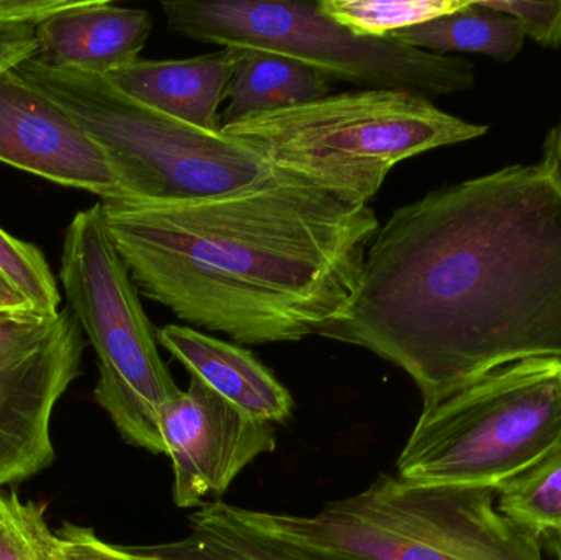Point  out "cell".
<instances>
[{
	"mask_svg": "<svg viewBox=\"0 0 561 560\" xmlns=\"http://www.w3.org/2000/svg\"><path fill=\"white\" fill-rule=\"evenodd\" d=\"M319 338L404 370L422 404L529 358H561V186L547 158L432 191L379 227Z\"/></svg>",
	"mask_w": 561,
	"mask_h": 560,
	"instance_id": "cell-1",
	"label": "cell"
},
{
	"mask_svg": "<svg viewBox=\"0 0 561 560\" xmlns=\"http://www.w3.org/2000/svg\"><path fill=\"white\" fill-rule=\"evenodd\" d=\"M101 206L140 295L247 345L319 335L352 301L381 227L369 204L283 170L203 199Z\"/></svg>",
	"mask_w": 561,
	"mask_h": 560,
	"instance_id": "cell-2",
	"label": "cell"
},
{
	"mask_svg": "<svg viewBox=\"0 0 561 560\" xmlns=\"http://www.w3.org/2000/svg\"><path fill=\"white\" fill-rule=\"evenodd\" d=\"M227 510L250 528L353 560H543L539 542L500 512L494 490L379 476L313 516Z\"/></svg>",
	"mask_w": 561,
	"mask_h": 560,
	"instance_id": "cell-3",
	"label": "cell"
},
{
	"mask_svg": "<svg viewBox=\"0 0 561 560\" xmlns=\"http://www.w3.org/2000/svg\"><path fill=\"white\" fill-rule=\"evenodd\" d=\"M222 132L275 170L300 174L352 203L369 204L396 164L473 140L488 128L409 92L359 89L252 115L222 125Z\"/></svg>",
	"mask_w": 561,
	"mask_h": 560,
	"instance_id": "cell-4",
	"label": "cell"
},
{
	"mask_svg": "<svg viewBox=\"0 0 561 560\" xmlns=\"http://www.w3.org/2000/svg\"><path fill=\"white\" fill-rule=\"evenodd\" d=\"M560 447L561 358H529L422 407L398 477L497 492Z\"/></svg>",
	"mask_w": 561,
	"mask_h": 560,
	"instance_id": "cell-5",
	"label": "cell"
},
{
	"mask_svg": "<svg viewBox=\"0 0 561 560\" xmlns=\"http://www.w3.org/2000/svg\"><path fill=\"white\" fill-rule=\"evenodd\" d=\"M16 72L65 108L111 158L124 197L203 199L247 190L275 168L224 132H207L135 101L107 76L65 71L30 58Z\"/></svg>",
	"mask_w": 561,
	"mask_h": 560,
	"instance_id": "cell-6",
	"label": "cell"
},
{
	"mask_svg": "<svg viewBox=\"0 0 561 560\" xmlns=\"http://www.w3.org/2000/svg\"><path fill=\"white\" fill-rule=\"evenodd\" d=\"M161 9L171 32L184 38L275 53L359 89L409 92L434 101L474 85L468 59L425 52L389 36L355 35L329 19L319 2L173 0Z\"/></svg>",
	"mask_w": 561,
	"mask_h": 560,
	"instance_id": "cell-7",
	"label": "cell"
},
{
	"mask_svg": "<svg viewBox=\"0 0 561 560\" xmlns=\"http://www.w3.org/2000/svg\"><path fill=\"white\" fill-rule=\"evenodd\" d=\"M59 278L68 309L99 361L95 401L127 443L164 454L161 411L181 393L158 351L157 331L118 255L101 203L72 217Z\"/></svg>",
	"mask_w": 561,
	"mask_h": 560,
	"instance_id": "cell-8",
	"label": "cell"
},
{
	"mask_svg": "<svg viewBox=\"0 0 561 560\" xmlns=\"http://www.w3.org/2000/svg\"><path fill=\"white\" fill-rule=\"evenodd\" d=\"M160 433L173 464L178 508L203 505L207 495L219 502L245 467L276 449L272 423L255 420L194 377L161 411Z\"/></svg>",
	"mask_w": 561,
	"mask_h": 560,
	"instance_id": "cell-9",
	"label": "cell"
},
{
	"mask_svg": "<svg viewBox=\"0 0 561 560\" xmlns=\"http://www.w3.org/2000/svg\"><path fill=\"white\" fill-rule=\"evenodd\" d=\"M0 161L101 201L125 196L101 145L15 69L0 75Z\"/></svg>",
	"mask_w": 561,
	"mask_h": 560,
	"instance_id": "cell-10",
	"label": "cell"
},
{
	"mask_svg": "<svg viewBox=\"0 0 561 560\" xmlns=\"http://www.w3.org/2000/svg\"><path fill=\"white\" fill-rule=\"evenodd\" d=\"M84 334L69 309L55 334L25 361L0 374V489L51 466V414L78 378Z\"/></svg>",
	"mask_w": 561,
	"mask_h": 560,
	"instance_id": "cell-11",
	"label": "cell"
},
{
	"mask_svg": "<svg viewBox=\"0 0 561 560\" xmlns=\"http://www.w3.org/2000/svg\"><path fill=\"white\" fill-rule=\"evenodd\" d=\"M151 28L147 10L78 0L36 26L38 52L33 59L53 69L108 76L137 61Z\"/></svg>",
	"mask_w": 561,
	"mask_h": 560,
	"instance_id": "cell-12",
	"label": "cell"
},
{
	"mask_svg": "<svg viewBox=\"0 0 561 560\" xmlns=\"http://www.w3.org/2000/svg\"><path fill=\"white\" fill-rule=\"evenodd\" d=\"M240 49L222 48L187 59H137L107 76L108 81L141 104L184 124L222 132L220 104L229 98Z\"/></svg>",
	"mask_w": 561,
	"mask_h": 560,
	"instance_id": "cell-13",
	"label": "cell"
},
{
	"mask_svg": "<svg viewBox=\"0 0 561 560\" xmlns=\"http://www.w3.org/2000/svg\"><path fill=\"white\" fill-rule=\"evenodd\" d=\"M163 345L191 377L265 423L289 420L294 401L289 391L252 352L204 334L190 325L170 324L157 331Z\"/></svg>",
	"mask_w": 561,
	"mask_h": 560,
	"instance_id": "cell-14",
	"label": "cell"
},
{
	"mask_svg": "<svg viewBox=\"0 0 561 560\" xmlns=\"http://www.w3.org/2000/svg\"><path fill=\"white\" fill-rule=\"evenodd\" d=\"M332 85L329 76L296 59L259 49H240L222 125L320 101L330 95Z\"/></svg>",
	"mask_w": 561,
	"mask_h": 560,
	"instance_id": "cell-15",
	"label": "cell"
},
{
	"mask_svg": "<svg viewBox=\"0 0 561 560\" xmlns=\"http://www.w3.org/2000/svg\"><path fill=\"white\" fill-rule=\"evenodd\" d=\"M389 38L437 55L474 53L506 62L523 52L527 36L516 20L477 0L465 2L447 15L391 33Z\"/></svg>",
	"mask_w": 561,
	"mask_h": 560,
	"instance_id": "cell-16",
	"label": "cell"
},
{
	"mask_svg": "<svg viewBox=\"0 0 561 560\" xmlns=\"http://www.w3.org/2000/svg\"><path fill=\"white\" fill-rule=\"evenodd\" d=\"M191 535L167 545L194 560H353L306 546L293 545L243 525L227 503H203L190 516Z\"/></svg>",
	"mask_w": 561,
	"mask_h": 560,
	"instance_id": "cell-17",
	"label": "cell"
},
{
	"mask_svg": "<svg viewBox=\"0 0 561 560\" xmlns=\"http://www.w3.org/2000/svg\"><path fill=\"white\" fill-rule=\"evenodd\" d=\"M497 508L540 548L561 551V447L497 490Z\"/></svg>",
	"mask_w": 561,
	"mask_h": 560,
	"instance_id": "cell-18",
	"label": "cell"
},
{
	"mask_svg": "<svg viewBox=\"0 0 561 560\" xmlns=\"http://www.w3.org/2000/svg\"><path fill=\"white\" fill-rule=\"evenodd\" d=\"M463 3L465 0H322L319 7L355 35L385 38L455 12Z\"/></svg>",
	"mask_w": 561,
	"mask_h": 560,
	"instance_id": "cell-19",
	"label": "cell"
},
{
	"mask_svg": "<svg viewBox=\"0 0 561 560\" xmlns=\"http://www.w3.org/2000/svg\"><path fill=\"white\" fill-rule=\"evenodd\" d=\"M0 560H65L61 538L46 522L45 506L0 489Z\"/></svg>",
	"mask_w": 561,
	"mask_h": 560,
	"instance_id": "cell-20",
	"label": "cell"
},
{
	"mask_svg": "<svg viewBox=\"0 0 561 560\" xmlns=\"http://www.w3.org/2000/svg\"><path fill=\"white\" fill-rule=\"evenodd\" d=\"M0 273L43 315H59L61 293L38 247L0 229Z\"/></svg>",
	"mask_w": 561,
	"mask_h": 560,
	"instance_id": "cell-21",
	"label": "cell"
},
{
	"mask_svg": "<svg viewBox=\"0 0 561 560\" xmlns=\"http://www.w3.org/2000/svg\"><path fill=\"white\" fill-rule=\"evenodd\" d=\"M61 312L0 311V374L35 354L59 328Z\"/></svg>",
	"mask_w": 561,
	"mask_h": 560,
	"instance_id": "cell-22",
	"label": "cell"
},
{
	"mask_svg": "<svg viewBox=\"0 0 561 560\" xmlns=\"http://www.w3.org/2000/svg\"><path fill=\"white\" fill-rule=\"evenodd\" d=\"M65 560H194L171 551L167 545L150 548H124L108 545L91 528L65 523L59 529Z\"/></svg>",
	"mask_w": 561,
	"mask_h": 560,
	"instance_id": "cell-23",
	"label": "cell"
},
{
	"mask_svg": "<svg viewBox=\"0 0 561 560\" xmlns=\"http://www.w3.org/2000/svg\"><path fill=\"white\" fill-rule=\"evenodd\" d=\"M488 9L504 13L519 23L526 36L546 48L561 43V0H481Z\"/></svg>",
	"mask_w": 561,
	"mask_h": 560,
	"instance_id": "cell-24",
	"label": "cell"
},
{
	"mask_svg": "<svg viewBox=\"0 0 561 560\" xmlns=\"http://www.w3.org/2000/svg\"><path fill=\"white\" fill-rule=\"evenodd\" d=\"M78 0H0V25L38 26Z\"/></svg>",
	"mask_w": 561,
	"mask_h": 560,
	"instance_id": "cell-25",
	"label": "cell"
},
{
	"mask_svg": "<svg viewBox=\"0 0 561 560\" xmlns=\"http://www.w3.org/2000/svg\"><path fill=\"white\" fill-rule=\"evenodd\" d=\"M38 52L36 26L0 25V75Z\"/></svg>",
	"mask_w": 561,
	"mask_h": 560,
	"instance_id": "cell-26",
	"label": "cell"
},
{
	"mask_svg": "<svg viewBox=\"0 0 561 560\" xmlns=\"http://www.w3.org/2000/svg\"><path fill=\"white\" fill-rule=\"evenodd\" d=\"M0 311H35L28 299L0 273ZM38 312V311H36ZM43 315V312H42Z\"/></svg>",
	"mask_w": 561,
	"mask_h": 560,
	"instance_id": "cell-27",
	"label": "cell"
},
{
	"mask_svg": "<svg viewBox=\"0 0 561 560\" xmlns=\"http://www.w3.org/2000/svg\"><path fill=\"white\" fill-rule=\"evenodd\" d=\"M543 158H547L550 164H552L561 186V122L559 127L553 128L549 134V138H547Z\"/></svg>",
	"mask_w": 561,
	"mask_h": 560,
	"instance_id": "cell-28",
	"label": "cell"
},
{
	"mask_svg": "<svg viewBox=\"0 0 561 560\" xmlns=\"http://www.w3.org/2000/svg\"><path fill=\"white\" fill-rule=\"evenodd\" d=\"M557 560H561V551L556 555Z\"/></svg>",
	"mask_w": 561,
	"mask_h": 560,
	"instance_id": "cell-29",
	"label": "cell"
}]
</instances>
